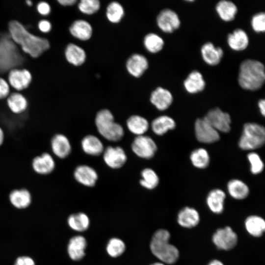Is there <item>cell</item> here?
<instances>
[{
  "label": "cell",
  "mask_w": 265,
  "mask_h": 265,
  "mask_svg": "<svg viewBox=\"0 0 265 265\" xmlns=\"http://www.w3.org/2000/svg\"><path fill=\"white\" fill-rule=\"evenodd\" d=\"M185 90L190 94L202 91L205 88L206 82L202 74L197 70L191 72L184 81Z\"/></svg>",
  "instance_id": "cell-21"
},
{
  "label": "cell",
  "mask_w": 265,
  "mask_h": 265,
  "mask_svg": "<svg viewBox=\"0 0 265 265\" xmlns=\"http://www.w3.org/2000/svg\"><path fill=\"white\" fill-rule=\"evenodd\" d=\"M207 265H224L220 260L214 259L211 261Z\"/></svg>",
  "instance_id": "cell-51"
},
{
  "label": "cell",
  "mask_w": 265,
  "mask_h": 265,
  "mask_svg": "<svg viewBox=\"0 0 265 265\" xmlns=\"http://www.w3.org/2000/svg\"><path fill=\"white\" fill-rule=\"evenodd\" d=\"M7 106L14 114H19L24 112L27 108V101L20 93H13L7 99Z\"/></svg>",
  "instance_id": "cell-34"
},
{
  "label": "cell",
  "mask_w": 265,
  "mask_h": 265,
  "mask_svg": "<svg viewBox=\"0 0 265 265\" xmlns=\"http://www.w3.org/2000/svg\"><path fill=\"white\" fill-rule=\"evenodd\" d=\"M9 93V86L7 82L3 79L0 78V99L7 97Z\"/></svg>",
  "instance_id": "cell-44"
},
{
  "label": "cell",
  "mask_w": 265,
  "mask_h": 265,
  "mask_svg": "<svg viewBox=\"0 0 265 265\" xmlns=\"http://www.w3.org/2000/svg\"><path fill=\"white\" fill-rule=\"evenodd\" d=\"M203 118L218 132H228L231 130L230 115L218 107L210 109Z\"/></svg>",
  "instance_id": "cell-8"
},
{
  "label": "cell",
  "mask_w": 265,
  "mask_h": 265,
  "mask_svg": "<svg viewBox=\"0 0 265 265\" xmlns=\"http://www.w3.org/2000/svg\"><path fill=\"white\" fill-rule=\"evenodd\" d=\"M104 159L109 167L119 168L126 162L127 156L121 147L109 146L104 151Z\"/></svg>",
  "instance_id": "cell-13"
},
{
  "label": "cell",
  "mask_w": 265,
  "mask_h": 265,
  "mask_svg": "<svg viewBox=\"0 0 265 265\" xmlns=\"http://www.w3.org/2000/svg\"><path fill=\"white\" fill-rule=\"evenodd\" d=\"M265 141V128L256 123H246L243 128L238 141L239 148L243 150H251L262 146Z\"/></svg>",
  "instance_id": "cell-6"
},
{
  "label": "cell",
  "mask_w": 265,
  "mask_h": 265,
  "mask_svg": "<svg viewBox=\"0 0 265 265\" xmlns=\"http://www.w3.org/2000/svg\"><path fill=\"white\" fill-rule=\"evenodd\" d=\"M81 147L85 153L91 156L100 155L104 151L101 140L93 135H88L82 139Z\"/></svg>",
  "instance_id": "cell-32"
},
{
  "label": "cell",
  "mask_w": 265,
  "mask_h": 265,
  "mask_svg": "<svg viewBox=\"0 0 265 265\" xmlns=\"http://www.w3.org/2000/svg\"><path fill=\"white\" fill-rule=\"evenodd\" d=\"M214 244L219 249L229 250L234 248L238 241L237 234L229 226L218 229L212 237Z\"/></svg>",
  "instance_id": "cell-7"
},
{
  "label": "cell",
  "mask_w": 265,
  "mask_h": 265,
  "mask_svg": "<svg viewBox=\"0 0 265 265\" xmlns=\"http://www.w3.org/2000/svg\"><path fill=\"white\" fill-rule=\"evenodd\" d=\"M190 159L194 167L204 169L209 165L210 158L208 151L204 148H200L191 152Z\"/></svg>",
  "instance_id": "cell-35"
},
{
  "label": "cell",
  "mask_w": 265,
  "mask_h": 265,
  "mask_svg": "<svg viewBox=\"0 0 265 265\" xmlns=\"http://www.w3.org/2000/svg\"><path fill=\"white\" fill-rule=\"evenodd\" d=\"M129 130L137 136L143 135L148 131L149 123L144 117L139 115H132L127 121Z\"/></svg>",
  "instance_id": "cell-33"
},
{
  "label": "cell",
  "mask_w": 265,
  "mask_h": 265,
  "mask_svg": "<svg viewBox=\"0 0 265 265\" xmlns=\"http://www.w3.org/2000/svg\"><path fill=\"white\" fill-rule=\"evenodd\" d=\"M226 194L224 191L219 188L212 190L206 198L207 205L209 209L215 214H220L224 210Z\"/></svg>",
  "instance_id": "cell-23"
},
{
  "label": "cell",
  "mask_w": 265,
  "mask_h": 265,
  "mask_svg": "<svg viewBox=\"0 0 265 265\" xmlns=\"http://www.w3.org/2000/svg\"><path fill=\"white\" fill-rule=\"evenodd\" d=\"M194 130L197 139L202 143H212L220 139L219 132L203 118L196 120Z\"/></svg>",
  "instance_id": "cell-9"
},
{
  "label": "cell",
  "mask_w": 265,
  "mask_h": 265,
  "mask_svg": "<svg viewBox=\"0 0 265 265\" xmlns=\"http://www.w3.org/2000/svg\"><path fill=\"white\" fill-rule=\"evenodd\" d=\"M238 80V84L243 89L249 91L259 90L265 81L264 65L255 59L243 60L239 65Z\"/></svg>",
  "instance_id": "cell-2"
},
{
  "label": "cell",
  "mask_w": 265,
  "mask_h": 265,
  "mask_svg": "<svg viewBox=\"0 0 265 265\" xmlns=\"http://www.w3.org/2000/svg\"><path fill=\"white\" fill-rule=\"evenodd\" d=\"M100 7L98 0H81L78 4V8L82 13L91 15L97 12Z\"/></svg>",
  "instance_id": "cell-41"
},
{
  "label": "cell",
  "mask_w": 265,
  "mask_h": 265,
  "mask_svg": "<svg viewBox=\"0 0 265 265\" xmlns=\"http://www.w3.org/2000/svg\"><path fill=\"white\" fill-rule=\"evenodd\" d=\"M31 79V74L26 69L14 68L10 70L8 75V80L10 85L18 90L27 87Z\"/></svg>",
  "instance_id": "cell-17"
},
{
  "label": "cell",
  "mask_w": 265,
  "mask_h": 265,
  "mask_svg": "<svg viewBox=\"0 0 265 265\" xmlns=\"http://www.w3.org/2000/svg\"><path fill=\"white\" fill-rule=\"evenodd\" d=\"M157 24L162 31L172 33L179 28L181 21L175 11L169 8H165L158 14L157 17Z\"/></svg>",
  "instance_id": "cell-11"
},
{
  "label": "cell",
  "mask_w": 265,
  "mask_h": 265,
  "mask_svg": "<svg viewBox=\"0 0 265 265\" xmlns=\"http://www.w3.org/2000/svg\"><path fill=\"white\" fill-rule=\"evenodd\" d=\"M37 10L40 14L43 15H47L50 12L51 8L48 3L43 1L38 3Z\"/></svg>",
  "instance_id": "cell-45"
},
{
  "label": "cell",
  "mask_w": 265,
  "mask_h": 265,
  "mask_svg": "<svg viewBox=\"0 0 265 265\" xmlns=\"http://www.w3.org/2000/svg\"><path fill=\"white\" fill-rule=\"evenodd\" d=\"M74 175L78 182L87 186H94L98 179L96 171L86 165L78 166L75 169Z\"/></svg>",
  "instance_id": "cell-22"
},
{
  "label": "cell",
  "mask_w": 265,
  "mask_h": 265,
  "mask_svg": "<svg viewBox=\"0 0 265 265\" xmlns=\"http://www.w3.org/2000/svg\"><path fill=\"white\" fill-rule=\"evenodd\" d=\"M151 265H165L163 263L157 262V263H154L153 264H151Z\"/></svg>",
  "instance_id": "cell-52"
},
{
  "label": "cell",
  "mask_w": 265,
  "mask_h": 265,
  "mask_svg": "<svg viewBox=\"0 0 265 265\" xmlns=\"http://www.w3.org/2000/svg\"><path fill=\"white\" fill-rule=\"evenodd\" d=\"M173 97L172 93L168 89L162 87H158L151 93L150 101L159 110H164L172 104Z\"/></svg>",
  "instance_id": "cell-15"
},
{
  "label": "cell",
  "mask_w": 265,
  "mask_h": 265,
  "mask_svg": "<svg viewBox=\"0 0 265 265\" xmlns=\"http://www.w3.org/2000/svg\"><path fill=\"white\" fill-rule=\"evenodd\" d=\"M68 222L72 229L79 232L86 230L89 225L88 217L82 212L71 215L68 218Z\"/></svg>",
  "instance_id": "cell-37"
},
{
  "label": "cell",
  "mask_w": 265,
  "mask_h": 265,
  "mask_svg": "<svg viewBox=\"0 0 265 265\" xmlns=\"http://www.w3.org/2000/svg\"><path fill=\"white\" fill-rule=\"evenodd\" d=\"M8 28L12 40L20 45L24 52L33 57H38L50 47L47 39L31 34L18 21H10Z\"/></svg>",
  "instance_id": "cell-1"
},
{
  "label": "cell",
  "mask_w": 265,
  "mask_h": 265,
  "mask_svg": "<svg viewBox=\"0 0 265 265\" xmlns=\"http://www.w3.org/2000/svg\"><path fill=\"white\" fill-rule=\"evenodd\" d=\"M51 23L47 20H41L38 23V27L39 29L43 32H48L51 29Z\"/></svg>",
  "instance_id": "cell-47"
},
{
  "label": "cell",
  "mask_w": 265,
  "mask_h": 265,
  "mask_svg": "<svg viewBox=\"0 0 265 265\" xmlns=\"http://www.w3.org/2000/svg\"><path fill=\"white\" fill-rule=\"evenodd\" d=\"M51 148L53 153L59 159L67 157L71 151L69 140L64 134H54L51 140Z\"/></svg>",
  "instance_id": "cell-14"
},
{
  "label": "cell",
  "mask_w": 265,
  "mask_h": 265,
  "mask_svg": "<svg viewBox=\"0 0 265 265\" xmlns=\"http://www.w3.org/2000/svg\"><path fill=\"white\" fill-rule=\"evenodd\" d=\"M227 190L230 196L237 200L245 199L249 194L247 185L238 179H232L227 184Z\"/></svg>",
  "instance_id": "cell-29"
},
{
  "label": "cell",
  "mask_w": 265,
  "mask_h": 265,
  "mask_svg": "<svg viewBox=\"0 0 265 265\" xmlns=\"http://www.w3.org/2000/svg\"><path fill=\"white\" fill-rule=\"evenodd\" d=\"M65 53L67 60L75 66L81 65L86 59V55L84 50L73 43L68 45Z\"/></svg>",
  "instance_id": "cell-30"
},
{
  "label": "cell",
  "mask_w": 265,
  "mask_h": 265,
  "mask_svg": "<svg viewBox=\"0 0 265 265\" xmlns=\"http://www.w3.org/2000/svg\"><path fill=\"white\" fill-rule=\"evenodd\" d=\"M9 198L11 203L18 209L27 207L31 202V194L25 188L12 190L9 193Z\"/></svg>",
  "instance_id": "cell-25"
},
{
  "label": "cell",
  "mask_w": 265,
  "mask_h": 265,
  "mask_svg": "<svg viewBox=\"0 0 265 265\" xmlns=\"http://www.w3.org/2000/svg\"><path fill=\"white\" fill-rule=\"evenodd\" d=\"M58 2L63 6H70L74 4L76 2V0H59Z\"/></svg>",
  "instance_id": "cell-49"
},
{
  "label": "cell",
  "mask_w": 265,
  "mask_h": 265,
  "mask_svg": "<svg viewBox=\"0 0 265 265\" xmlns=\"http://www.w3.org/2000/svg\"><path fill=\"white\" fill-rule=\"evenodd\" d=\"M227 44L229 47L235 51H242L246 49L249 42L248 34L241 28L235 29L227 36Z\"/></svg>",
  "instance_id": "cell-20"
},
{
  "label": "cell",
  "mask_w": 265,
  "mask_h": 265,
  "mask_svg": "<svg viewBox=\"0 0 265 265\" xmlns=\"http://www.w3.org/2000/svg\"><path fill=\"white\" fill-rule=\"evenodd\" d=\"M95 123L99 133L109 141H119L124 135L122 127L114 122L112 114L108 109H102L97 113Z\"/></svg>",
  "instance_id": "cell-5"
},
{
  "label": "cell",
  "mask_w": 265,
  "mask_h": 265,
  "mask_svg": "<svg viewBox=\"0 0 265 265\" xmlns=\"http://www.w3.org/2000/svg\"><path fill=\"white\" fill-rule=\"evenodd\" d=\"M15 265H35V263L30 257L23 256L17 259Z\"/></svg>",
  "instance_id": "cell-46"
},
{
  "label": "cell",
  "mask_w": 265,
  "mask_h": 265,
  "mask_svg": "<svg viewBox=\"0 0 265 265\" xmlns=\"http://www.w3.org/2000/svg\"><path fill=\"white\" fill-rule=\"evenodd\" d=\"M26 2L27 4V5L29 6L32 5V2L30 0H27Z\"/></svg>",
  "instance_id": "cell-53"
},
{
  "label": "cell",
  "mask_w": 265,
  "mask_h": 265,
  "mask_svg": "<svg viewBox=\"0 0 265 265\" xmlns=\"http://www.w3.org/2000/svg\"><path fill=\"white\" fill-rule=\"evenodd\" d=\"M31 165L33 171L41 176H46L51 174L55 167L53 158L48 152H43L34 157L31 161Z\"/></svg>",
  "instance_id": "cell-12"
},
{
  "label": "cell",
  "mask_w": 265,
  "mask_h": 265,
  "mask_svg": "<svg viewBox=\"0 0 265 265\" xmlns=\"http://www.w3.org/2000/svg\"><path fill=\"white\" fill-rule=\"evenodd\" d=\"M258 106L261 114L265 116V101L264 99H260L258 101Z\"/></svg>",
  "instance_id": "cell-48"
},
{
  "label": "cell",
  "mask_w": 265,
  "mask_h": 265,
  "mask_svg": "<svg viewBox=\"0 0 265 265\" xmlns=\"http://www.w3.org/2000/svg\"><path fill=\"white\" fill-rule=\"evenodd\" d=\"M247 157L250 164L251 173L253 174L261 173L264 168V163L260 156L255 152H251Z\"/></svg>",
  "instance_id": "cell-42"
},
{
  "label": "cell",
  "mask_w": 265,
  "mask_h": 265,
  "mask_svg": "<svg viewBox=\"0 0 265 265\" xmlns=\"http://www.w3.org/2000/svg\"><path fill=\"white\" fill-rule=\"evenodd\" d=\"M201 53L203 60L209 65L218 64L223 56V50L220 47H215L213 44L208 42L201 48Z\"/></svg>",
  "instance_id": "cell-16"
},
{
  "label": "cell",
  "mask_w": 265,
  "mask_h": 265,
  "mask_svg": "<svg viewBox=\"0 0 265 265\" xmlns=\"http://www.w3.org/2000/svg\"><path fill=\"white\" fill-rule=\"evenodd\" d=\"M86 247L85 238L81 236H76L71 238L68 245V252L70 257L73 260L81 259L85 255Z\"/></svg>",
  "instance_id": "cell-24"
},
{
  "label": "cell",
  "mask_w": 265,
  "mask_h": 265,
  "mask_svg": "<svg viewBox=\"0 0 265 265\" xmlns=\"http://www.w3.org/2000/svg\"><path fill=\"white\" fill-rule=\"evenodd\" d=\"M124 15V10L122 5L117 2L112 1L107 6L106 16L111 23H119Z\"/></svg>",
  "instance_id": "cell-38"
},
{
  "label": "cell",
  "mask_w": 265,
  "mask_h": 265,
  "mask_svg": "<svg viewBox=\"0 0 265 265\" xmlns=\"http://www.w3.org/2000/svg\"><path fill=\"white\" fill-rule=\"evenodd\" d=\"M215 10L220 18L225 22L233 20L238 12L237 5L228 0L219 1L216 4Z\"/></svg>",
  "instance_id": "cell-26"
},
{
  "label": "cell",
  "mask_w": 265,
  "mask_h": 265,
  "mask_svg": "<svg viewBox=\"0 0 265 265\" xmlns=\"http://www.w3.org/2000/svg\"><path fill=\"white\" fill-rule=\"evenodd\" d=\"M244 225L248 234L256 238L261 237L265 230L264 219L256 215L248 216L245 220Z\"/></svg>",
  "instance_id": "cell-27"
},
{
  "label": "cell",
  "mask_w": 265,
  "mask_h": 265,
  "mask_svg": "<svg viewBox=\"0 0 265 265\" xmlns=\"http://www.w3.org/2000/svg\"><path fill=\"white\" fill-rule=\"evenodd\" d=\"M152 129L154 132L161 135L176 127L175 120L170 116L162 115L155 119L152 123Z\"/></svg>",
  "instance_id": "cell-31"
},
{
  "label": "cell",
  "mask_w": 265,
  "mask_h": 265,
  "mask_svg": "<svg viewBox=\"0 0 265 265\" xmlns=\"http://www.w3.org/2000/svg\"><path fill=\"white\" fill-rule=\"evenodd\" d=\"M5 135L2 129L0 127V147L3 145L4 142Z\"/></svg>",
  "instance_id": "cell-50"
},
{
  "label": "cell",
  "mask_w": 265,
  "mask_h": 265,
  "mask_svg": "<svg viewBox=\"0 0 265 265\" xmlns=\"http://www.w3.org/2000/svg\"><path fill=\"white\" fill-rule=\"evenodd\" d=\"M70 32L76 38L85 41L91 38L92 27L88 22L83 20H78L71 25Z\"/></svg>",
  "instance_id": "cell-28"
},
{
  "label": "cell",
  "mask_w": 265,
  "mask_h": 265,
  "mask_svg": "<svg viewBox=\"0 0 265 265\" xmlns=\"http://www.w3.org/2000/svg\"><path fill=\"white\" fill-rule=\"evenodd\" d=\"M143 43L146 50L153 53L160 52L164 44L163 39L154 33L147 34L144 38Z\"/></svg>",
  "instance_id": "cell-36"
},
{
  "label": "cell",
  "mask_w": 265,
  "mask_h": 265,
  "mask_svg": "<svg viewBox=\"0 0 265 265\" xmlns=\"http://www.w3.org/2000/svg\"><path fill=\"white\" fill-rule=\"evenodd\" d=\"M132 148L137 156L149 159L155 155L157 146L150 137L141 135L137 136L134 138L132 144Z\"/></svg>",
  "instance_id": "cell-10"
},
{
  "label": "cell",
  "mask_w": 265,
  "mask_h": 265,
  "mask_svg": "<svg viewBox=\"0 0 265 265\" xmlns=\"http://www.w3.org/2000/svg\"><path fill=\"white\" fill-rule=\"evenodd\" d=\"M140 185L144 187L152 189L159 184V178L157 173L151 168H145L141 172Z\"/></svg>",
  "instance_id": "cell-39"
},
{
  "label": "cell",
  "mask_w": 265,
  "mask_h": 265,
  "mask_svg": "<svg viewBox=\"0 0 265 265\" xmlns=\"http://www.w3.org/2000/svg\"><path fill=\"white\" fill-rule=\"evenodd\" d=\"M125 245L120 239L112 238L109 240L107 246L106 251L112 257L120 256L125 251Z\"/></svg>",
  "instance_id": "cell-40"
},
{
  "label": "cell",
  "mask_w": 265,
  "mask_h": 265,
  "mask_svg": "<svg viewBox=\"0 0 265 265\" xmlns=\"http://www.w3.org/2000/svg\"><path fill=\"white\" fill-rule=\"evenodd\" d=\"M200 220L198 212L193 208L186 207L179 211L177 222L182 227L192 228L196 226Z\"/></svg>",
  "instance_id": "cell-19"
},
{
  "label": "cell",
  "mask_w": 265,
  "mask_h": 265,
  "mask_svg": "<svg viewBox=\"0 0 265 265\" xmlns=\"http://www.w3.org/2000/svg\"><path fill=\"white\" fill-rule=\"evenodd\" d=\"M24 58L11 37H0V72L4 73L21 65Z\"/></svg>",
  "instance_id": "cell-4"
},
{
  "label": "cell",
  "mask_w": 265,
  "mask_h": 265,
  "mask_svg": "<svg viewBox=\"0 0 265 265\" xmlns=\"http://www.w3.org/2000/svg\"><path fill=\"white\" fill-rule=\"evenodd\" d=\"M170 234L165 229H159L153 235L150 249L155 256L163 263L173 264L179 259L178 249L169 243Z\"/></svg>",
  "instance_id": "cell-3"
},
{
  "label": "cell",
  "mask_w": 265,
  "mask_h": 265,
  "mask_svg": "<svg viewBox=\"0 0 265 265\" xmlns=\"http://www.w3.org/2000/svg\"><path fill=\"white\" fill-rule=\"evenodd\" d=\"M251 25L253 30L257 32H264L265 31V14L260 12L254 14L251 20Z\"/></svg>",
  "instance_id": "cell-43"
},
{
  "label": "cell",
  "mask_w": 265,
  "mask_h": 265,
  "mask_svg": "<svg viewBox=\"0 0 265 265\" xmlns=\"http://www.w3.org/2000/svg\"><path fill=\"white\" fill-rule=\"evenodd\" d=\"M148 67L147 59L143 55L135 53L131 55L126 62V68L132 76L138 78Z\"/></svg>",
  "instance_id": "cell-18"
}]
</instances>
